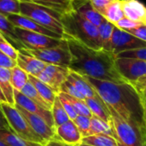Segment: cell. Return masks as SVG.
Instances as JSON below:
<instances>
[{
  "label": "cell",
  "instance_id": "cell-1",
  "mask_svg": "<svg viewBox=\"0 0 146 146\" xmlns=\"http://www.w3.org/2000/svg\"><path fill=\"white\" fill-rule=\"evenodd\" d=\"M104 104L146 137V107L136 87L129 82L115 83L83 75Z\"/></svg>",
  "mask_w": 146,
  "mask_h": 146
},
{
  "label": "cell",
  "instance_id": "cell-2",
  "mask_svg": "<svg viewBox=\"0 0 146 146\" xmlns=\"http://www.w3.org/2000/svg\"><path fill=\"white\" fill-rule=\"evenodd\" d=\"M67 41L71 53L68 67L71 71L100 80L127 82L116 69L115 56L112 51L90 48L72 38Z\"/></svg>",
  "mask_w": 146,
  "mask_h": 146
},
{
  "label": "cell",
  "instance_id": "cell-3",
  "mask_svg": "<svg viewBox=\"0 0 146 146\" xmlns=\"http://www.w3.org/2000/svg\"><path fill=\"white\" fill-rule=\"evenodd\" d=\"M66 35L92 49H102L98 27L82 17L73 9L60 15Z\"/></svg>",
  "mask_w": 146,
  "mask_h": 146
},
{
  "label": "cell",
  "instance_id": "cell-4",
  "mask_svg": "<svg viewBox=\"0 0 146 146\" xmlns=\"http://www.w3.org/2000/svg\"><path fill=\"white\" fill-rule=\"evenodd\" d=\"M20 8L21 15L27 16L42 27L62 35L65 39L69 38L66 35L63 26L60 21V13L38 4L24 1H20Z\"/></svg>",
  "mask_w": 146,
  "mask_h": 146
},
{
  "label": "cell",
  "instance_id": "cell-5",
  "mask_svg": "<svg viewBox=\"0 0 146 146\" xmlns=\"http://www.w3.org/2000/svg\"><path fill=\"white\" fill-rule=\"evenodd\" d=\"M108 107V106H107ZM113 136L119 146H146V137L134 126L121 118L114 110L108 107Z\"/></svg>",
  "mask_w": 146,
  "mask_h": 146
},
{
  "label": "cell",
  "instance_id": "cell-6",
  "mask_svg": "<svg viewBox=\"0 0 146 146\" xmlns=\"http://www.w3.org/2000/svg\"><path fill=\"white\" fill-rule=\"evenodd\" d=\"M0 107L13 133H15L16 135L27 141L46 145V143L33 131L26 119L19 112V110L15 108V105H10L7 103H3L0 104Z\"/></svg>",
  "mask_w": 146,
  "mask_h": 146
},
{
  "label": "cell",
  "instance_id": "cell-7",
  "mask_svg": "<svg viewBox=\"0 0 146 146\" xmlns=\"http://www.w3.org/2000/svg\"><path fill=\"white\" fill-rule=\"evenodd\" d=\"M26 52L36 57L37 59L45 62L46 64H53L68 68L71 62V53L68 48L67 39L57 46L51 48H44L39 50L23 49Z\"/></svg>",
  "mask_w": 146,
  "mask_h": 146
},
{
  "label": "cell",
  "instance_id": "cell-8",
  "mask_svg": "<svg viewBox=\"0 0 146 146\" xmlns=\"http://www.w3.org/2000/svg\"><path fill=\"white\" fill-rule=\"evenodd\" d=\"M16 36L22 43L25 49L39 50L51 48L59 45L64 38H56L38 33L25 30L20 27H15Z\"/></svg>",
  "mask_w": 146,
  "mask_h": 146
},
{
  "label": "cell",
  "instance_id": "cell-9",
  "mask_svg": "<svg viewBox=\"0 0 146 146\" xmlns=\"http://www.w3.org/2000/svg\"><path fill=\"white\" fill-rule=\"evenodd\" d=\"M115 67L123 79L133 85L146 77V61L136 58H115Z\"/></svg>",
  "mask_w": 146,
  "mask_h": 146
},
{
  "label": "cell",
  "instance_id": "cell-10",
  "mask_svg": "<svg viewBox=\"0 0 146 146\" xmlns=\"http://www.w3.org/2000/svg\"><path fill=\"white\" fill-rule=\"evenodd\" d=\"M143 47H146V42L138 38L127 31L115 27L110 46V50L115 54V56L126 50Z\"/></svg>",
  "mask_w": 146,
  "mask_h": 146
},
{
  "label": "cell",
  "instance_id": "cell-11",
  "mask_svg": "<svg viewBox=\"0 0 146 146\" xmlns=\"http://www.w3.org/2000/svg\"><path fill=\"white\" fill-rule=\"evenodd\" d=\"M69 71L68 68L47 64L37 78L48 85L58 94L62 85L67 80Z\"/></svg>",
  "mask_w": 146,
  "mask_h": 146
},
{
  "label": "cell",
  "instance_id": "cell-12",
  "mask_svg": "<svg viewBox=\"0 0 146 146\" xmlns=\"http://www.w3.org/2000/svg\"><path fill=\"white\" fill-rule=\"evenodd\" d=\"M15 106L26 119L33 131L38 136H39L46 143V145L49 141L55 138V129L50 127L44 120H43L38 115H36L27 111L26 110H24L17 104H15Z\"/></svg>",
  "mask_w": 146,
  "mask_h": 146
},
{
  "label": "cell",
  "instance_id": "cell-13",
  "mask_svg": "<svg viewBox=\"0 0 146 146\" xmlns=\"http://www.w3.org/2000/svg\"><path fill=\"white\" fill-rule=\"evenodd\" d=\"M14 95H15V104L21 106L27 111L34 114L36 115H38L41 117L43 120H44L50 127L55 129V125H54V121L52 118L51 111L45 110L34 103L33 100L28 98L27 96H25L23 93H21L19 91H16L14 89Z\"/></svg>",
  "mask_w": 146,
  "mask_h": 146
},
{
  "label": "cell",
  "instance_id": "cell-14",
  "mask_svg": "<svg viewBox=\"0 0 146 146\" xmlns=\"http://www.w3.org/2000/svg\"><path fill=\"white\" fill-rule=\"evenodd\" d=\"M82 138V135L72 120H69L55 128L54 139H56L67 145L71 146L80 145L81 144Z\"/></svg>",
  "mask_w": 146,
  "mask_h": 146
},
{
  "label": "cell",
  "instance_id": "cell-15",
  "mask_svg": "<svg viewBox=\"0 0 146 146\" xmlns=\"http://www.w3.org/2000/svg\"><path fill=\"white\" fill-rule=\"evenodd\" d=\"M7 17L10 21V22L16 27H20V28H22L25 30L38 33L41 34H44V35L52 37V38H60V39L64 38L62 35L57 34V33L42 27L41 25H39L38 23H37L33 20H32L27 16H24L21 14H19V15H8Z\"/></svg>",
  "mask_w": 146,
  "mask_h": 146
},
{
  "label": "cell",
  "instance_id": "cell-16",
  "mask_svg": "<svg viewBox=\"0 0 146 146\" xmlns=\"http://www.w3.org/2000/svg\"><path fill=\"white\" fill-rule=\"evenodd\" d=\"M16 65L28 74L38 77V75L44 70L47 64L21 49L18 50Z\"/></svg>",
  "mask_w": 146,
  "mask_h": 146
},
{
  "label": "cell",
  "instance_id": "cell-17",
  "mask_svg": "<svg viewBox=\"0 0 146 146\" xmlns=\"http://www.w3.org/2000/svg\"><path fill=\"white\" fill-rule=\"evenodd\" d=\"M70 5L71 9L97 27L104 20V17L92 7L90 0H70Z\"/></svg>",
  "mask_w": 146,
  "mask_h": 146
},
{
  "label": "cell",
  "instance_id": "cell-18",
  "mask_svg": "<svg viewBox=\"0 0 146 146\" xmlns=\"http://www.w3.org/2000/svg\"><path fill=\"white\" fill-rule=\"evenodd\" d=\"M125 17L146 24V6L139 0H121Z\"/></svg>",
  "mask_w": 146,
  "mask_h": 146
},
{
  "label": "cell",
  "instance_id": "cell-19",
  "mask_svg": "<svg viewBox=\"0 0 146 146\" xmlns=\"http://www.w3.org/2000/svg\"><path fill=\"white\" fill-rule=\"evenodd\" d=\"M15 26L8 19L7 15L0 13V33L7 42L12 44L17 50L25 49L22 43L19 40L15 31Z\"/></svg>",
  "mask_w": 146,
  "mask_h": 146
},
{
  "label": "cell",
  "instance_id": "cell-20",
  "mask_svg": "<svg viewBox=\"0 0 146 146\" xmlns=\"http://www.w3.org/2000/svg\"><path fill=\"white\" fill-rule=\"evenodd\" d=\"M67 80H68L78 90V92L84 97L85 99L98 96L96 91L93 89V87L89 84V82L86 80V78L83 75H80L70 70Z\"/></svg>",
  "mask_w": 146,
  "mask_h": 146
},
{
  "label": "cell",
  "instance_id": "cell-21",
  "mask_svg": "<svg viewBox=\"0 0 146 146\" xmlns=\"http://www.w3.org/2000/svg\"><path fill=\"white\" fill-rule=\"evenodd\" d=\"M86 104H87L90 111L92 115H95L109 123H110V114L107 105L101 99L99 96L95 98H89L85 99Z\"/></svg>",
  "mask_w": 146,
  "mask_h": 146
},
{
  "label": "cell",
  "instance_id": "cell-22",
  "mask_svg": "<svg viewBox=\"0 0 146 146\" xmlns=\"http://www.w3.org/2000/svg\"><path fill=\"white\" fill-rule=\"evenodd\" d=\"M0 87L6 98L7 104L15 105L14 88L10 83V68L0 67Z\"/></svg>",
  "mask_w": 146,
  "mask_h": 146
},
{
  "label": "cell",
  "instance_id": "cell-23",
  "mask_svg": "<svg viewBox=\"0 0 146 146\" xmlns=\"http://www.w3.org/2000/svg\"><path fill=\"white\" fill-rule=\"evenodd\" d=\"M28 80L33 85V86L36 88L38 92L43 98V99L50 106V108H52V104L56 98L57 97V93L52 88H50L48 85L42 82L40 80H38L35 76L28 74Z\"/></svg>",
  "mask_w": 146,
  "mask_h": 146
},
{
  "label": "cell",
  "instance_id": "cell-24",
  "mask_svg": "<svg viewBox=\"0 0 146 146\" xmlns=\"http://www.w3.org/2000/svg\"><path fill=\"white\" fill-rule=\"evenodd\" d=\"M81 144L89 146H119L115 137L106 134H94L84 137Z\"/></svg>",
  "mask_w": 146,
  "mask_h": 146
},
{
  "label": "cell",
  "instance_id": "cell-25",
  "mask_svg": "<svg viewBox=\"0 0 146 146\" xmlns=\"http://www.w3.org/2000/svg\"><path fill=\"white\" fill-rule=\"evenodd\" d=\"M115 25L104 19L103 22L98 27V33L102 44V49L111 51L110 46H111V40H112V35L114 32Z\"/></svg>",
  "mask_w": 146,
  "mask_h": 146
},
{
  "label": "cell",
  "instance_id": "cell-26",
  "mask_svg": "<svg viewBox=\"0 0 146 146\" xmlns=\"http://www.w3.org/2000/svg\"><path fill=\"white\" fill-rule=\"evenodd\" d=\"M19 1L33 3L46 7L48 9H50L60 14L71 9L70 0H19Z\"/></svg>",
  "mask_w": 146,
  "mask_h": 146
},
{
  "label": "cell",
  "instance_id": "cell-27",
  "mask_svg": "<svg viewBox=\"0 0 146 146\" xmlns=\"http://www.w3.org/2000/svg\"><path fill=\"white\" fill-rule=\"evenodd\" d=\"M0 141L7 146H36L39 145L27 141L15 133L8 130H0Z\"/></svg>",
  "mask_w": 146,
  "mask_h": 146
},
{
  "label": "cell",
  "instance_id": "cell-28",
  "mask_svg": "<svg viewBox=\"0 0 146 146\" xmlns=\"http://www.w3.org/2000/svg\"><path fill=\"white\" fill-rule=\"evenodd\" d=\"M28 81V74L17 65L10 68V83L13 88L21 92Z\"/></svg>",
  "mask_w": 146,
  "mask_h": 146
},
{
  "label": "cell",
  "instance_id": "cell-29",
  "mask_svg": "<svg viewBox=\"0 0 146 146\" xmlns=\"http://www.w3.org/2000/svg\"><path fill=\"white\" fill-rule=\"evenodd\" d=\"M103 16L104 17V19H106L112 24H115L121 19L125 17L121 7V0H115L114 2H112L106 8Z\"/></svg>",
  "mask_w": 146,
  "mask_h": 146
},
{
  "label": "cell",
  "instance_id": "cell-30",
  "mask_svg": "<svg viewBox=\"0 0 146 146\" xmlns=\"http://www.w3.org/2000/svg\"><path fill=\"white\" fill-rule=\"evenodd\" d=\"M94 134H106V135L113 136L110 123L95 115H92L91 117V127H90L89 135H94Z\"/></svg>",
  "mask_w": 146,
  "mask_h": 146
},
{
  "label": "cell",
  "instance_id": "cell-31",
  "mask_svg": "<svg viewBox=\"0 0 146 146\" xmlns=\"http://www.w3.org/2000/svg\"><path fill=\"white\" fill-rule=\"evenodd\" d=\"M50 111H51L52 118L54 121L55 128L70 120L68 114L66 113L60 99L58 98V97L56 98V99L52 104V108H51Z\"/></svg>",
  "mask_w": 146,
  "mask_h": 146
},
{
  "label": "cell",
  "instance_id": "cell-32",
  "mask_svg": "<svg viewBox=\"0 0 146 146\" xmlns=\"http://www.w3.org/2000/svg\"><path fill=\"white\" fill-rule=\"evenodd\" d=\"M21 92L23 93L25 96H27L31 100H33L34 103H36L37 104L41 106L42 108H44L45 110H51L50 106L43 99V98L40 96V94L38 92L36 88L33 86V85L29 80L27 82V84L21 89Z\"/></svg>",
  "mask_w": 146,
  "mask_h": 146
},
{
  "label": "cell",
  "instance_id": "cell-33",
  "mask_svg": "<svg viewBox=\"0 0 146 146\" xmlns=\"http://www.w3.org/2000/svg\"><path fill=\"white\" fill-rule=\"evenodd\" d=\"M0 13L8 15L21 14L19 0H0Z\"/></svg>",
  "mask_w": 146,
  "mask_h": 146
},
{
  "label": "cell",
  "instance_id": "cell-34",
  "mask_svg": "<svg viewBox=\"0 0 146 146\" xmlns=\"http://www.w3.org/2000/svg\"><path fill=\"white\" fill-rule=\"evenodd\" d=\"M65 95L68 98V99L70 101L72 105L74 106V110H75V111L77 112L78 115H85V116H88V117H92V114L90 111V110H89L87 104H86L85 100L74 98L72 96H69V95L66 94V93H65Z\"/></svg>",
  "mask_w": 146,
  "mask_h": 146
},
{
  "label": "cell",
  "instance_id": "cell-35",
  "mask_svg": "<svg viewBox=\"0 0 146 146\" xmlns=\"http://www.w3.org/2000/svg\"><path fill=\"white\" fill-rule=\"evenodd\" d=\"M74 122L76 125L77 128L79 129L83 138L89 136L90 127H91V117L78 115L77 117L74 120Z\"/></svg>",
  "mask_w": 146,
  "mask_h": 146
},
{
  "label": "cell",
  "instance_id": "cell-36",
  "mask_svg": "<svg viewBox=\"0 0 146 146\" xmlns=\"http://www.w3.org/2000/svg\"><path fill=\"white\" fill-rule=\"evenodd\" d=\"M115 58H136L146 61V47L121 52L115 56Z\"/></svg>",
  "mask_w": 146,
  "mask_h": 146
},
{
  "label": "cell",
  "instance_id": "cell-37",
  "mask_svg": "<svg viewBox=\"0 0 146 146\" xmlns=\"http://www.w3.org/2000/svg\"><path fill=\"white\" fill-rule=\"evenodd\" d=\"M57 97H58V98L60 99V101H61V103H62V106H63V108H64L66 113L68 114L69 119L72 120V121H74V120L77 117L78 114H77V112L75 111V110H74V106L72 105V104L70 103V101H69V100L68 99V98L66 97L65 93L60 92H58Z\"/></svg>",
  "mask_w": 146,
  "mask_h": 146
},
{
  "label": "cell",
  "instance_id": "cell-38",
  "mask_svg": "<svg viewBox=\"0 0 146 146\" xmlns=\"http://www.w3.org/2000/svg\"><path fill=\"white\" fill-rule=\"evenodd\" d=\"M0 50L10 59L16 61L18 56V50L9 42L5 40L0 41Z\"/></svg>",
  "mask_w": 146,
  "mask_h": 146
},
{
  "label": "cell",
  "instance_id": "cell-39",
  "mask_svg": "<svg viewBox=\"0 0 146 146\" xmlns=\"http://www.w3.org/2000/svg\"><path fill=\"white\" fill-rule=\"evenodd\" d=\"M60 92H63V93H66L69 96H72L74 98H79V99H82V100H85L84 97L78 92V90L68 81V80H66L61 86L60 88Z\"/></svg>",
  "mask_w": 146,
  "mask_h": 146
},
{
  "label": "cell",
  "instance_id": "cell-40",
  "mask_svg": "<svg viewBox=\"0 0 146 146\" xmlns=\"http://www.w3.org/2000/svg\"><path fill=\"white\" fill-rule=\"evenodd\" d=\"M141 24L143 23H140V22H137V21H132L127 17H123L122 19H121L119 21H117L115 25V27L121 29V30H124V31H128L130 29H133V28H135L139 26H140Z\"/></svg>",
  "mask_w": 146,
  "mask_h": 146
},
{
  "label": "cell",
  "instance_id": "cell-41",
  "mask_svg": "<svg viewBox=\"0 0 146 146\" xmlns=\"http://www.w3.org/2000/svg\"><path fill=\"white\" fill-rule=\"evenodd\" d=\"M92 7L102 15H104L106 8L115 0H90Z\"/></svg>",
  "mask_w": 146,
  "mask_h": 146
},
{
  "label": "cell",
  "instance_id": "cell-42",
  "mask_svg": "<svg viewBox=\"0 0 146 146\" xmlns=\"http://www.w3.org/2000/svg\"><path fill=\"white\" fill-rule=\"evenodd\" d=\"M127 32H128L129 33L137 37L138 38L146 42V24H141L140 26H139L135 28L130 29Z\"/></svg>",
  "mask_w": 146,
  "mask_h": 146
},
{
  "label": "cell",
  "instance_id": "cell-43",
  "mask_svg": "<svg viewBox=\"0 0 146 146\" xmlns=\"http://www.w3.org/2000/svg\"><path fill=\"white\" fill-rule=\"evenodd\" d=\"M15 66H16V61L10 59L0 50V67L12 68Z\"/></svg>",
  "mask_w": 146,
  "mask_h": 146
},
{
  "label": "cell",
  "instance_id": "cell-44",
  "mask_svg": "<svg viewBox=\"0 0 146 146\" xmlns=\"http://www.w3.org/2000/svg\"><path fill=\"white\" fill-rule=\"evenodd\" d=\"M0 130H8V131H11V128H10V126L0 107Z\"/></svg>",
  "mask_w": 146,
  "mask_h": 146
},
{
  "label": "cell",
  "instance_id": "cell-45",
  "mask_svg": "<svg viewBox=\"0 0 146 146\" xmlns=\"http://www.w3.org/2000/svg\"><path fill=\"white\" fill-rule=\"evenodd\" d=\"M46 146H71V145H67V144H65V143H63V142H62V141H60V140H58V139H51L50 141H49V142L47 143Z\"/></svg>",
  "mask_w": 146,
  "mask_h": 146
},
{
  "label": "cell",
  "instance_id": "cell-46",
  "mask_svg": "<svg viewBox=\"0 0 146 146\" xmlns=\"http://www.w3.org/2000/svg\"><path fill=\"white\" fill-rule=\"evenodd\" d=\"M146 85V77L145 78H143V79H141V80H139V81H137L133 86L136 87V89L138 90V89H139V88H141L142 86H145Z\"/></svg>",
  "mask_w": 146,
  "mask_h": 146
},
{
  "label": "cell",
  "instance_id": "cell-47",
  "mask_svg": "<svg viewBox=\"0 0 146 146\" xmlns=\"http://www.w3.org/2000/svg\"><path fill=\"white\" fill-rule=\"evenodd\" d=\"M138 91H139V94L141 95L142 98L145 100V99L146 98V85L145 86H142L141 88L138 89Z\"/></svg>",
  "mask_w": 146,
  "mask_h": 146
},
{
  "label": "cell",
  "instance_id": "cell-48",
  "mask_svg": "<svg viewBox=\"0 0 146 146\" xmlns=\"http://www.w3.org/2000/svg\"><path fill=\"white\" fill-rule=\"evenodd\" d=\"M3 103H7V101H6V98H5V97L1 90V87H0V104H3Z\"/></svg>",
  "mask_w": 146,
  "mask_h": 146
},
{
  "label": "cell",
  "instance_id": "cell-49",
  "mask_svg": "<svg viewBox=\"0 0 146 146\" xmlns=\"http://www.w3.org/2000/svg\"><path fill=\"white\" fill-rule=\"evenodd\" d=\"M3 40H5V38H3V36L1 34V33H0V41H3ZM6 41V40H5Z\"/></svg>",
  "mask_w": 146,
  "mask_h": 146
},
{
  "label": "cell",
  "instance_id": "cell-50",
  "mask_svg": "<svg viewBox=\"0 0 146 146\" xmlns=\"http://www.w3.org/2000/svg\"><path fill=\"white\" fill-rule=\"evenodd\" d=\"M80 146H89V145H82V144H80Z\"/></svg>",
  "mask_w": 146,
  "mask_h": 146
},
{
  "label": "cell",
  "instance_id": "cell-51",
  "mask_svg": "<svg viewBox=\"0 0 146 146\" xmlns=\"http://www.w3.org/2000/svg\"><path fill=\"white\" fill-rule=\"evenodd\" d=\"M144 102H145V107H146V98L144 100Z\"/></svg>",
  "mask_w": 146,
  "mask_h": 146
},
{
  "label": "cell",
  "instance_id": "cell-52",
  "mask_svg": "<svg viewBox=\"0 0 146 146\" xmlns=\"http://www.w3.org/2000/svg\"><path fill=\"white\" fill-rule=\"evenodd\" d=\"M36 146H46V145H38Z\"/></svg>",
  "mask_w": 146,
  "mask_h": 146
},
{
  "label": "cell",
  "instance_id": "cell-53",
  "mask_svg": "<svg viewBox=\"0 0 146 146\" xmlns=\"http://www.w3.org/2000/svg\"><path fill=\"white\" fill-rule=\"evenodd\" d=\"M75 146H80V145H75Z\"/></svg>",
  "mask_w": 146,
  "mask_h": 146
}]
</instances>
